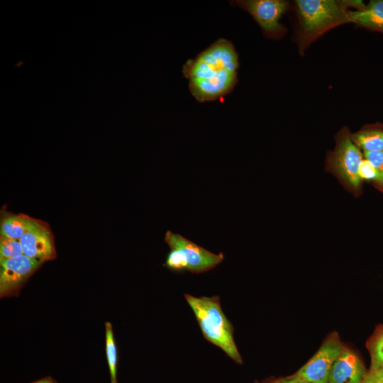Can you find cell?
Here are the masks:
<instances>
[{
    "label": "cell",
    "instance_id": "3",
    "mask_svg": "<svg viewBox=\"0 0 383 383\" xmlns=\"http://www.w3.org/2000/svg\"><path fill=\"white\" fill-rule=\"evenodd\" d=\"M184 298L196 317L204 338L221 348L235 362L243 364L234 340L233 326L222 310L219 296L198 297L185 294Z\"/></svg>",
    "mask_w": 383,
    "mask_h": 383
},
{
    "label": "cell",
    "instance_id": "9",
    "mask_svg": "<svg viewBox=\"0 0 383 383\" xmlns=\"http://www.w3.org/2000/svg\"><path fill=\"white\" fill-rule=\"evenodd\" d=\"M41 265L24 255L0 262L1 297L17 294Z\"/></svg>",
    "mask_w": 383,
    "mask_h": 383
},
{
    "label": "cell",
    "instance_id": "20",
    "mask_svg": "<svg viewBox=\"0 0 383 383\" xmlns=\"http://www.w3.org/2000/svg\"><path fill=\"white\" fill-rule=\"evenodd\" d=\"M267 383H308L296 373L289 377L277 379Z\"/></svg>",
    "mask_w": 383,
    "mask_h": 383
},
{
    "label": "cell",
    "instance_id": "6",
    "mask_svg": "<svg viewBox=\"0 0 383 383\" xmlns=\"http://www.w3.org/2000/svg\"><path fill=\"white\" fill-rule=\"evenodd\" d=\"M249 13L262 30L270 38L278 39L286 33L279 20L288 11L290 3L284 0H237L231 1Z\"/></svg>",
    "mask_w": 383,
    "mask_h": 383
},
{
    "label": "cell",
    "instance_id": "13",
    "mask_svg": "<svg viewBox=\"0 0 383 383\" xmlns=\"http://www.w3.org/2000/svg\"><path fill=\"white\" fill-rule=\"evenodd\" d=\"M33 217L24 213H13L1 211L0 233L1 235L9 238L19 240L28 228Z\"/></svg>",
    "mask_w": 383,
    "mask_h": 383
},
{
    "label": "cell",
    "instance_id": "5",
    "mask_svg": "<svg viewBox=\"0 0 383 383\" xmlns=\"http://www.w3.org/2000/svg\"><path fill=\"white\" fill-rule=\"evenodd\" d=\"M335 146L327 154L326 170L333 174L355 196L361 193V179L359 167L363 155L361 150L353 142L351 133L343 127L335 136Z\"/></svg>",
    "mask_w": 383,
    "mask_h": 383
},
{
    "label": "cell",
    "instance_id": "10",
    "mask_svg": "<svg viewBox=\"0 0 383 383\" xmlns=\"http://www.w3.org/2000/svg\"><path fill=\"white\" fill-rule=\"evenodd\" d=\"M367 372L359 355L343 343L328 376V383H362Z\"/></svg>",
    "mask_w": 383,
    "mask_h": 383
},
{
    "label": "cell",
    "instance_id": "14",
    "mask_svg": "<svg viewBox=\"0 0 383 383\" xmlns=\"http://www.w3.org/2000/svg\"><path fill=\"white\" fill-rule=\"evenodd\" d=\"M371 357L370 369L383 367V324L376 328L367 342Z\"/></svg>",
    "mask_w": 383,
    "mask_h": 383
},
{
    "label": "cell",
    "instance_id": "4",
    "mask_svg": "<svg viewBox=\"0 0 383 383\" xmlns=\"http://www.w3.org/2000/svg\"><path fill=\"white\" fill-rule=\"evenodd\" d=\"M164 240L170 248L164 266L174 272H206L221 264L225 257L223 252L213 253L171 231H166Z\"/></svg>",
    "mask_w": 383,
    "mask_h": 383
},
{
    "label": "cell",
    "instance_id": "1",
    "mask_svg": "<svg viewBox=\"0 0 383 383\" xmlns=\"http://www.w3.org/2000/svg\"><path fill=\"white\" fill-rule=\"evenodd\" d=\"M238 55L229 40L220 38L188 60L182 73L192 95L199 102L214 101L230 93L237 83Z\"/></svg>",
    "mask_w": 383,
    "mask_h": 383
},
{
    "label": "cell",
    "instance_id": "18",
    "mask_svg": "<svg viewBox=\"0 0 383 383\" xmlns=\"http://www.w3.org/2000/svg\"><path fill=\"white\" fill-rule=\"evenodd\" d=\"M364 158L367 160L379 173L381 182L380 190L383 191V151L364 152Z\"/></svg>",
    "mask_w": 383,
    "mask_h": 383
},
{
    "label": "cell",
    "instance_id": "7",
    "mask_svg": "<svg viewBox=\"0 0 383 383\" xmlns=\"http://www.w3.org/2000/svg\"><path fill=\"white\" fill-rule=\"evenodd\" d=\"M343 345L337 332L329 333L316 353L296 373L308 383H328L331 369Z\"/></svg>",
    "mask_w": 383,
    "mask_h": 383
},
{
    "label": "cell",
    "instance_id": "11",
    "mask_svg": "<svg viewBox=\"0 0 383 383\" xmlns=\"http://www.w3.org/2000/svg\"><path fill=\"white\" fill-rule=\"evenodd\" d=\"M350 23L383 33V0H372L361 10L349 11Z\"/></svg>",
    "mask_w": 383,
    "mask_h": 383
},
{
    "label": "cell",
    "instance_id": "16",
    "mask_svg": "<svg viewBox=\"0 0 383 383\" xmlns=\"http://www.w3.org/2000/svg\"><path fill=\"white\" fill-rule=\"evenodd\" d=\"M23 250L19 240L5 236L0 237V262L23 255Z\"/></svg>",
    "mask_w": 383,
    "mask_h": 383
},
{
    "label": "cell",
    "instance_id": "15",
    "mask_svg": "<svg viewBox=\"0 0 383 383\" xmlns=\"http://www.w3.org/2000/svg\"><path fill=\"white\" fill-rule=\"evenodd\" d=\"M106 332V353L110 373L111 383L117 382V362L118 355L116 343L113 338L112 324L110 322L105 323Z\"/></svg>",
    "mask_w": 383,
    "mask_h": 383
},
{
    "label": "cell",
    "instance_id": "12",
    "mask_svg": "<svg viewBox=\"0 0 383 383\" xmlns=\"http://www.w3.org/2000/svg\"><path fill=\"white\" fill-rule=\"evenodd\" d=\"M351 139L364 152L383 151V123L366 124L351 133Z\"/></svg>",
    "mask_w": 383,
    "mask_h": 383
},
{
    "label": "cell",
    "instance_id": "8",
    "mask_svg": "<svg viewBox=\"0 0 383 383\" xmlns=\"http://www.w3.org/2000/svg\"><path fill=\"white\" fill-rule=\"evenodd\" d=\"M19 240L23 255L40 264L56 257L55 237L50 225L44 221L33 218Z\"/></svg>",
    "mask_w": 383,
    "mask_h": 383
},
{
    "label": "cell",
    "instance_id": "17",
    "mask_svg": "<svg viewBox=\"0 0 383 383\" xmlns=\"http://www.w3.org/2000/svg\"><path fill=\"white\" fill-rule=\"evenodd\" d=\"M359 177L361 180L372 182L379 189L381 182L379 173L372 165L365 158L362 160L359 167Z\"/></svg>",
    "mask_w": 383,
    "mask_h": 383
},
{
    "label": "cell",
    "instance_id": "2",
    "mask_svg": "<svg viewBox=\"0 0 383 383\" xmlns=\"http://www.w3.org/2000/svg\"><path fill=\"white\" fill-rule=\"evenodd\" d=\"M296 34L299 54L327 31L350 23V9L361 10L365 4L359 0H296Z\"/></svg>",
    "mask_w": 383,
    "mask_h": 383
},
{
    "label": "cell",
    "instance_id": "21",
    "mask_svg": "<svg viewBox=\"0 0 383 383\" xmlns=\"http://www.w3.org/2000/svg\"><path fill=\"white\" fill-rule=\"evenodd\" d=\"M32 383H57V382L50 377H46L39 380H37L35 382H33Z\"/></svg>",
    "mask_w": 383,
    "mask_h": 383
},
{
    "label": "cell",
    "instance_id": "19",
    "mask_svg": "<svg viewBox=\"0 0 383 383\" xmlns=\"http://www.w3.org/2000/svg\"><path fill=\"white\" fill-rule=\"evenodd\" d=\"M362 383H383V367L370 369Z\"/></svg>",
    "mask_w": 383,
    "mask_h": 383
}]
</instances>
